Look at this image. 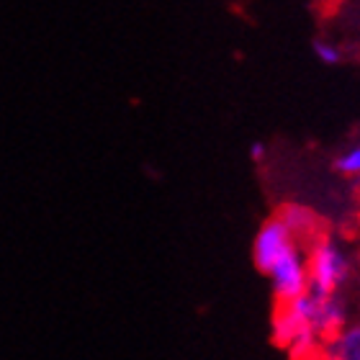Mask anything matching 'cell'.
Returning <instances> with one entry per match:
<instances>
[{"label": "cell", "instance_id": "cell-7", "mask_svg": "<svg viewBox=\"0 0 360 360\" xmlns=\"http://www.w3.org/2000/svg\"><path fill=\"white\" fill-rule=\"evenodd\" d=\"M332 165H335V170H338L342 178L358 180V183H360V139L340 152Z\"/></svg>", "mask_w": 360, "mask_h": 360}, {"label": "cell", "instance_id": "cell-5", "mask_svg": "<svg viewBox=\"0 0 360 360\" xmlns=\"http://www.w3.org/2000/svg\"><path fill=\"white\" fill-rule=\"evenodd\" d=\"M314 360H360V316L324 340Z\"/></svg>", "mask_w": 360, "mask_h": 360}, {"label": "cell", "instance_id": "cell-1", "mask_svg": "<svg viewBox=\"0 0 360 360\" xmlns=\"http://www.w3.org/2000/svg\"><path fill=\"white\" fill-rule=\"evenodd\" d=\"M353 319L345 293L319 296L307 291L273 311V338L291 360H314L319 347Z\"/></svg>", "mask_w": 360, "mask_h": 360}, {"label": "cell", "instance_id": "cell-10", "mask_svg": "<svg viewBox=\"0 0 360 360\" xmlns=\"http://www.w3.org/2000/svg\"><path fill=\"white\" fill-rule=\"evenodd\" d=\"M358 255H360V252H358Z\"/></svg>", "mask_w": 360, "mask_h": 360}, {"label": "cell", "instance_id": "cell-8", "mask_svg": "<svg viewBox=\"0 0 360 360\" xmlns=\"http://www.w3.org/2000/svg\"><path fill=\"white\" fill-rule=\"evenodd\" d=\"M314 57L322 62V65H327V68H335V65L342 62V49H340L338 44L327 41V39H316L314 41Z\"/></svg>", "mask_w": 360, "mask_h": 360}, {"label": "cell", "instance_id": "cell-4", "mask_svg": "<svg viewBox=\"0 0 360 360\" xmlns=\"http://www.w3.org/2000/svg\"><path fill=\"white\" fill-rule=\"evenodd\" d=\"M299 248H304V245L293 237L291 229H288V226L281 221V217L276 214V217H270L268 221L257 229L255 242H252V257H255L257 270L268 273L281 257H285L288 252H293V250H299Z\"/></svg>", "mask_w": 360, "mask_h": 360}, {"label": "cell", "instance_id": "cell-6", "mask_svg": "<svg viewBox=\"0 0 360 360\" xmlns=\"http://www.w3.org/2000/svg\"><path fill=\"white\" fill-rule=\"evenodd\" d=\"M278 217H281V221L291 229V234L301 242V245H304V248L314 240L316 234L324 232L319 217H316L309 206H301V203H285V206H281Z\"/></svg>", "mask_w": 360, "mask_h": 360}, {"label": "cell", "instance_id": "cell-2", "mask_svg": "<svg viewBox=\"0 0 360 360\" xmlns=\"http://www.w3.org/2000/svg\"><path fill=\"white\" fill-rule=\"evenodd\" d=\"M309 291L319 296H338L358 278V255L338 234L322 232L307 248Z\"/></svg>", "mask_w": 360, "mask_h": 360}, {"label": "cell", "instance_id": "cell-3", "mask_svg": "<svg viewBox=\"0 0 360 360\" xmlns=\"http://www.w3.org/2000/svg\"><path fill=\"white\" fill-rule=\"evenodd\" d=\"M276 296V304H288L309 291V273H307V252L304 248L293 250L285 257H281L273 268L265 273Z\"/></svg>", "mask_w": 360, "mask_h": 360}, {"label": "cell", "instance_id": "cell-9", "mask_svg": "<svg viewBox=\"0 0 360 360\" xmlns=\"http://www.w3.org/2000/svg\"><path fill=\"white\" fill-rule=\"evenodd\" d=\"M250 158L255 160V162H263L265 158H268V150H265L263 142H255L252 147H250Z\"/></svg>", "mask_w": 360, "mask_h": 360}]
</instances>
